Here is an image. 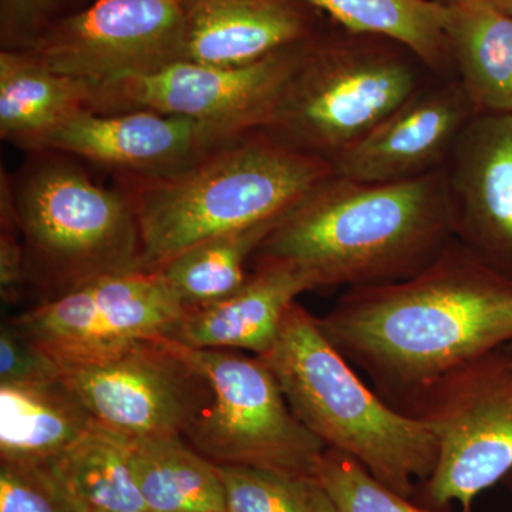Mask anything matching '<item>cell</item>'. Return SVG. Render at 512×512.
<instances>
[{
  "mask_svg": "<svg viewBox=\"0 0 512 512\" xmlns=\"http://www.w3.org/2000/svg\"><path fill=\"white\" fill-rule=\"evenodd\" d=\"M318 320L400 410L441 377L512 343V278L454 238L419 274L348 289Z\"/></svg>",
  "mask_w": 512,
  "mask_h": 512,
  "instance_id": "obj_1",
  "label": "cell"
},
{
  "mask_svg": "<svg viewBox=\"0 0 512 512\" xmlns=\"http://www.w3.org/2000/svg\"><path fill=\"white\" fill-rule=\"evenodd\" d=\"M453 239L444 168L399 183L332 174L282 215L252 259L295 269L312 291L353 289L412 278Z\"/></svg>",
  "mask_w": 512,
  "mask_h": 512,
  "instance_id": "obj_2",
  "label": "cell"
},
{
  "mask_svg": "<svg viewBox=\"0 0 512 512\" xmlns=\"http://www.w3.org/2000/svg\"><path fill=\"white\" fill-rule=\"evenodd\" d=\"M333 174L322 158L262 131L228 141L175 173L133 177L143 271L218 235L278 220Z\"/></svg>",
  "mask_w": 512,
  "mask_h": 512,
  "instance_id": "obj_3",
  "label": "cell"
},
{
  "mask_svg": "<svg viewBox=\"0 0 512 512\" xmlns=\"http://www.w3.org/2000/svg\"><path fill=\"white\" fill-rule=\"evenodd\" d=\"M261 357L293 414L326 448L352 457L403 497H412L417 481L429 480L439 448L427 424L370 390L298 302Z\"/></svg>",
  "mask_w": 512,
  "mask_h": 512,
  "instance_id": "obj_4",
  "label": "cell"
},
{
  "mask_svg": "<svg viewBox=\"0 0 512 512\" xmlns=\"http://www.w3.org/2000/svg\"><path fill=\"white\" fill-rule=\"evenodd\" d=\"M43 154L12 187L29 282L45 301L104 276L143 271L140 224L126 192Z\"/></svg>",
  "mask_w": 512,
  "mask_h": 512,
  "instance_id": "obj_5",
  "label": "cell"
},
{
  "mask_svg": "<svg viewBox=\"0 0 512 512\" xmlns=\"http://www.w3.org/2000/svg\"><path fill=\"white\" fill-rule=\"evenodd\" d=\"M419 57L384 37L308 43L262 133L332 165L431 77Z\"/></svg>",
  "mask_w": 512,
  "mask_h": 512,
  "instance_id": "obj_6",
  "label": "cell"
},
{
  "mask_svg": "<svg viewBox=\"0 0 512 512\" xmlns=\"http://www.w3.org/2000/svg\"><path fill=\"white\" fill-rule=\"evenodd\" d=\"M168 340L212 389L210 406L184 431L192 448L220 466L315 477L326 446L293 414L261 356Z\"/></svg>",
  "mask_w": 512,
  "mask_h": 512,
  "instance_id": "obj_7",
  "label": "cell"
},
{
  "mask_svg": "<svg viewBox=\"0 0 512 512\" xmlns=\"http://www.w3.org/2000/svg\"><path fill=\"white\" fill-rule=\"evenodd\" d=\"M402 412L427 424L439 448L424 483L427 501L443 508L473 501L512 473V352L501 348L458 367L421 390Z\"/></svg>",
  "mask_w": 512,
  "mask_h": 512,
  "instance_id": "obj_8",
  "label": "cell"
},
{
  "mask_svg": "<svg viewBox=\"0 0 512 512\" xmlns=\"http://www.w3.org/2000/svg\"><path fill=\"white\" fill-rule=\"evenodd\" d=\"M308 43L247 66L178 60L153 72L87 83L89 109L103 113L150 110L202 121L237 136L255 133L271 120Z\"/></svg>",
  "mask_w": 512,
  "mask_h": 512,
  "instance_id": "obj_9",
  "label": "cell"
},
{
  "mask_svg": "<svg viewBox=\"0 0 512 512\" xmlns=\"http://www.w3.org/2000/svg\"><path fill=\"white\" fill-rule=\"evenodd\" d=\"M60 365V380L94 420L128 439L183 436L212 400L207 377L164 336L103 359Z\"/></svg>",
  "mask_w": 512,
  "mask_h": 512,
  "instance_id": "obj_10",
  "label": "cell"
},
{
  "mask_svg": "<svg viewBox=\"0 0 512 512\" xmlns=\"http://www.w3.org/2000/svg\"><path fill=\"white\" fill-rule=\"evenodd\" d=\"M185 308L158 272L104 276L10 320L60 363L92 362L167 336Z\"/></svg>",
  "mask_w": 512,
  "mask_h": 512,
  "instance_id": "obj_11",
  "label": "cell"
},
{
  "mask_svg": "<svg viewBox=\"0 0 512 512\" xmlns=\"http://www.w3.org/2000/svg\"><path fill=\"white\" fill-rule=\"evenodd\" d=\"M181 0H96L37 36L30 55L55 73L101 83L185 60Z\"/></svg>",
  "mask_w": 512,
  "mask_h": 512,
  "instance_id": "obj_12",
  "label": "cell"
},
{
  "mask_svg": "<svg viewBox=\"0 0 512 512\" xmlns=\"http://www.w3.org/2000/svg\"><path fill=\"white\" fill-rule=\"evenodd\" d=\"M238 137L221 127L156 111L83 109L53 128L32 151L82 157L144 178L175 173Z\"/></svg>",
  "mask_w": 512,
  "mask_h": 512,
  "instance_id": "obj_13",
  "label": "cell"
},
{
  "mask_svg": "<svg viewBox=\"0 0 512 512\" xmlns=\"http://www.w3.org/2000/svg\"><path fill=\"white\" fill-rule=\"evenodd\" d=\"M477 113L458 77H431L336 158L333 174L363 183H399L439 171Z\"/></svg>",
  "mask_w": 512,
  "mask_h": 512,
  "instance_id": "obj_14",
  "label": "cell"
},
{
  "mask_svg": "<svg viewBox=\"0 0 512 512\" xmlns=\"http://www.w3.org/2000/svg\"><path fill=\"white\" fill-rule=\"evenodd\" d=\"M444 171L454 238L512 278V114L478 111Z\"/></svg>",
  "mask_w": 512,
  "mask_h": 512,
  "instance_id": "obj_15",
  "label": "cell"
},
{
  "mask_svg": "<svg viewBox=\"0 0 512 512\" xmlns=\"http://www.w3.org/2000/svg\"><path fill=\"white\" fill-rule=\"evenodd\" d=\"M185 60L247 66L308 42V26L291 0H181Z\"/></svg>",
  "mask_w": 512,
  "mask_h": 512,
  "instance_id": "obj_16",
  "label": "cell"
},
{
  "mask_svg": "<svg viewBox=\"0 0 512 512\" xmlns=\"http://www.w3.org/2000/svg\"><path fill=\"white\" fill-rule=\"evenodd\" d=\"M312 291L311 282L281 264H254L234 295L185 313L165 338L194 349L238 350L265 355L274 346L289 306Z\"/></svg>",
  "mask_w": 512,
  "mask_h": 512,
  "instance_id": "obj_17",
  "label": "cell"
},
{
  "mask_svg": "<svg viewBox=\"0 0 512 512\" xmlns=\"http://www.w3.org/2000/svg\"><path fill=\"white\" fill-rule=\"evenodd\" d=\"M96 420L62 382L0 384V460L47 463L82 440Z\"/></svg>",
  "mask_w": 512,
  "mask_h": 512,
  "instance_id": "obj_18",
  "label": "cell"
},
{
  "mask_svg": "<svg viewBox=\"0 0 512 512\" xmlns=\"http://www.w3.org/2000/svg\"><path fill=\"white\" fill-rule=\"evenodd\" d=\"M454 73L485 113L512 114V16L490 0H444Z\"/></svg>",
  "mask_w": 512,
  "mask_h": 512,
  "instance_id": "obj_19",
  "label": "cell"
},
{
  "mask_svg": "<svg viewBox=\"0 0 512 512\" xmlns=\"http://www.w3.org/2000/svg\"><path fill=\"white\" fill-rule=\"evenodd\" d=\"M89 84L55 73L26 52L0 55V136L33 150L72 114L89 109Z\"/></svg>",
  "mask_w": 512,
  "mask_h": 512,
  "instance_id": "obj_20",
  "label": "cell"
},
{
  "mask_svg": "<svg viewBox=\"0 0 512 512\" xmlns=\"http://www.w3.org/2000/svg\"><path fill=\"white\" fill-rule=\"evenodd\" d=\"M128 443L148 511L227 512L217 464L198 453L183 436L128 439Z\"/></svg>",
  "mask_w": 512,
  "mask_h": 512,
  "instance_id": "obj_21",
  "label": "cell"
},
{
  "mask_svg": "<svg viewBox=\"0 0 512 512\" xmlns=\"http://www.w3.org/2000/svg\"><path fill=\"white\" fill-rule=\"evenodd\" d=\"M47 463L84 512L148 511L127 437L97 421L82 440Z\"/></svg>",
  "mask_w": 512,
  "mask_h": 512,
  "instance_id": "obj_22",
  "label": "cell"
},
{
  "mask_svg": "<svg viewBox=\"0 0 512 512\" xmlns=\"http://www.w3.org/2000/svg\"><path fill=\"white\" fill-rule=\"evenodd\" d=\"M348 32L393 40L437 76L456 77L444 30L446 8L433 0H306Z\"/></svg>",
  "mask_w": 512,
  "mask_h": 512,
  "instance_id": "obj_23",
  "label": "cell"
},
{
  "mask_svg": "<svg viewBox=\"0 0 512 512\" xmlns=\"http://www.w3.org/2000/svg\"><path fill=\"white\" fill-rule=\"evenodd\" d=\"M281 218L200 242L156 272L187 312L224 301L245 284V265Z\"/></svg>",
  "mask_w": 512,
  "mask_h": 512,
  "instance_id": "obj_24",
  "label": "cell"
},
{
  "mask_svg": "<svg viewBox=\"0 0 512 512\" xmlns=\"http://www.w3.org/2000/svg\"><path fill=\"white\" fill-rule=\"evenodd\" d=\"M227 512H336L315 477L264 468L220 466Z\"/></svg>",
  "mask_w": 512,
  "mask_h": 512,
  "instance_id": "obj_25",
  "label": "cell"
},
{
  "mask_svg": "<svg viewBox=\"0 0 512 512\" xmlns=\"http://www.w3.org/2000/svg\"><path fill=\"white\" fill-rule=\"evenodd\" d=\"M336 512H430L410 503L340 451L326 448L315 473Z\"/></svg>",
  "mask_w": 512,
  "mask_h": 512,
  "instance_id": "obj_26",
  "label": "cell"
},
{
  "mask_svg": "<svg viewBox=\"0 0 512 512\" xmlns=\"http://www.w3.org/2000/svg\"><path fill=\"white\" fill-rule=\"evenodd\" d=\"M0 512H84L49 463L0 464Z\"/></svg>",
  "mask_w": 512,
  "mask_h": 512,
  "instance_id": "obj_27",
  "label": "cell"
},
{
  "mask_svg": "<svg viewBox=\"0 0 512 512\" xmlns=\"http://www.w3.org/2000/svg\"><path fill=\"white\" fill-rule=\"evenodd\" d=\"M62 376L56 357L30 342L10 323L0 332V384L55 382Z\"/></svg>",
  "mask_w": 512,
  "mask_h": 512,
  "instance_id": "obj_28",
  "label": "cell"
},
{
  "mask_svg": "<svg viewBox=\"0 0 512 512\" xmlns=\"http://www.w3.org/2000/svg\"><path fill=\"white\" fill-rule=\"evenodd\" d=\"M2 234H0V292L6 302H18L29 284L28 264L23 241L16 224L13 191L3 185L0 194Z\"/></svg>",
  "mask_w": 512,
  "mask_h": 512,
  "instance_id": "obj_29",
  "label": "cell"
},
{
  "mask_svg": "<svg viewBox=\"0 0 512 512\" xmlns=\"http://www.w3.org/2000/svg\"><path fill=\"white\" fill-rule=\"evenodd\" d=\"M63 0H2V19L8 28L30 29Z\"/></svg>",
  "mask_w": 512,
  "mask_h": 512,
  "instance_id": "obj_30",
  "label": "cell"
},
{
  "mask_svg": "<svg viewBox=\"0 0 512 512\" xmlns=\"http://www.w3.org/2000/svg\"><path fill=\"white\" fill-rule=\"evenodd\" d=\"M491 3L501 10V12L507 13L512 16V0H490Z\"/></svg>",
  "mask_w": 512,
  "mask_h": 512,
  "instance_id": "obj_31",
  "label": "cell"
},
{
  "mask_svg": "<svg viewBox=\"0 0 512 512\" xmlns=\"http://www.w3.org/2000/svg\"><path fill=\"white\" fill-rule=\"evenodd\" d=\"M505 348L510 349V350H511V352H512V343H510V345H508V346H505Z\"/></svg>",
  "mask_w": 512,
  "mask_h": 512,
  "instance_id": "obj_32",
  "label": "cell"
},
{
  "mask_svg": "<svg viewBox=\"0 0 512 512\" xmlns=\"http://www.w3.org/2000/svg\"><path fill=\"white\" fill-rule=\"evenodd\" d=\"M141 512H150V511H141Z\"/></svg>",
  "mask_w": 512,
  "mask_h": 512,
  "instance_id": "obj_33",
  "label": "cell"
}]
</instances>
